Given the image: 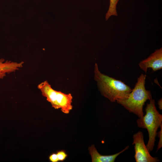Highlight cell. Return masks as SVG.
Segmentation results:
<instances>
[{
    "label": "cell",
    "mask_w": 162,
    "mask_h": 162,
    "mask_svg": "<svg viewBox=\"0 0 162 162\" xmlns=\"http://www.w3.org/2000/svg\"><path fill=\"white\" fill-rule=\"evenodd\" d=\"M94 79L102 96L112 102L127 99L132 89L120 80L102 73L97 63L94 65Z\"/></svg>",
    "instance_id": "6da1fadb"
},
{
    "label": "cell",
    "mask_w": 162,
    "mask_h": 162,
    "mask_svg": "<svg viewBox=\"0 0 162 162\" xmlns=\"http://www.w3.org/2000/svg\"><path fill=\"white\" fill-rule=\"evenodd\" d=\"M146 77V74H141L137 78V82L128 98L125 100L116 101L139 118L144 115L143 108L145 103L147 100L152 99L151 92L145 88Z\"/></svg>",
    "instance_id": "7a4b0ae2"
},
{
    "label": "cell",
    "mask_w": 162,
    "mask_h": 162,
    "mask_svg": "<svg viewBox=\"0 0 162 162\" xmlns=\"http://www.w3.org/2000/svg\"><path fill=\"white\" fill-rule=\"evenodd\" d=\"M146 113L136 120L137 126L146 129L148 134V140L146 147L149 152L154 148L157 130L162 124V115L157 110L154 100H149L145 109Z\"/></svg>",
    "instance_id": "3957f363"
},
{
    "label": "cell",
    "mask_w": 162,
    "mask_h": 162,
    "mask_svg": "<svg viewBox=\"0 0 162 162\" xmlns=\"http://www.w3.org/2000/svg\"><path fill=\"white\" fill-rule=\"evenodd\" d=\"M134 145V157L136 162H157L159 160L156 157L152 156L148 150L144 140L143 133L139 131L133 136Z\"/></svg>",
    "instance_id": "277c9868"
},
{
    "label": "cell",
    "mask_w": 162,
    "mask_h": 162,
    "mask_svg": "<svg viewBox=\"0 0 162 162\" xmlns=\"http://www.w3.org/2000/svg\"><path fill=\"white\" fill-rule=\"evenodd\" d=\"M140 68L146 73L148 69L151 68L155 72L162 68V48L156 50L147 58L140 62Z\"/></svg>",
    "instance_id": "5b68a950"
},
{
    "label": "cell",
    "mask_w": 162,
    "mask_h": 162,
    "mask_svg": "<svg viewBox=\"0 0 162 162\" xmlns=\"http://www.w3.org/2000/svg\"><path fill=\"white\" fill-rule=\"evenodd\" d=\"M73 97L70 93L65 94L61 91H56L55 99L58 109L65 114H68L72 110Z\"/></svg>",
    "instance_id": "8992f818"
},
{
    "label": "cell",
    "mask_w": 162,
    "mask_h": 162,
    "mask_svg": "<svg viewBox=\"0 0 162 162\" xmlns=\"http://www.w3.org/2000/svg\"><path fill=\"white\" fill-rule=\"evenodd\" d=\"M129 148V146H127L122 151L118 153L107 155H102L100 154L94 145L89 147L88 150L92 162H114L118 155L128 149Z\"/></svg>",
    "instance_id": "52a82bcc"
},
{
    "label": "cell",
    "mask_w": 162,
    "mask_h": 162,
    "mask_svg": "<svg viewBox=\"0 0 162 162\" xmlns=\"http://www.w3.org/2000/svg\"><path fill=\"white\" fill-rule=\"evenodd\" d=\"M23 62H17L0 59V80L6 75L15 71L22 67Z\"/></svg>",
    "instance_id": "ba28073f"
},
{
    "label": "cell",
    "mask_w": 162,
    "mask_h": 162,
    "mask_svg": "<svg viewBox=\"0 0 162 162\" xmlns=\"http://www.w3.org/2000/svg\"><path fill=\"white\" fill-rule=\"evenodd\" d=\"M118 1V0H110L109 9L106 15V20L112 16H117L116 8Z\"/></svg>",
    "instance_id": "9c48e42d"
},
{
    "label": "cell",
    "mask_w": 162,
    "mask_h": 162,
    "mask_svg": "<svg viewBox=\"0 0 162 162\" xmlns=\"http://www.w3.org/2000/svg\"><path fill=\"white\" fill-rule=\"evenodd\" d=\"M58 161H63L64 160L67 156V154L65 151L61 150L57 152L56 153Z\"/></svg>",
    "instance_id": "30bf717a"
},
{
    "label": "cell",
    "mask_w": 162,
    "mask_h": 162,
    "mask_svg": "<svg viewBox=\"0 0 162 162\" xmlns=\"http://www.w3.org/2000/svg\"><path fill=\"white\" fill-rule=\"evenodd\" d=\"M160 127V131L157 134L158 137L159 138V141L157 146V152L162 147V124H161Z\"/></svg>",
    "instance_id": "8fae6325"
},
{
    "label": "cell",
    "mask_w": 162,
    "mask_h": 162,
    "mask_svg": "<svg viewBox=\"0 0 162 162\" xmlns=\"http://www.w3.org/2000/svg\"><path fill=\"white\" fill-rule=\"evenodd\" d=\"M49 159L52 162H57L58 161L56 153H53L49 157Z\"/></svg>",
    "instance_id": "7c38bea8"
},
{
    "label": "cell",
    "mask_w": 162,
    "mask_h": 162,
    "mask_svg": "<svg viewBox=\"0 0 162 162\" xmlns=\"http://www.w3.org/2000/svg\"><path fill=\"white\" fill-rule=\"evenodd\" d=\"M158 108L160 110L162 109V98H160L158 101Z\"/></svg>",
    "instance_id": "4fadbf2b"
}]
</instances>
